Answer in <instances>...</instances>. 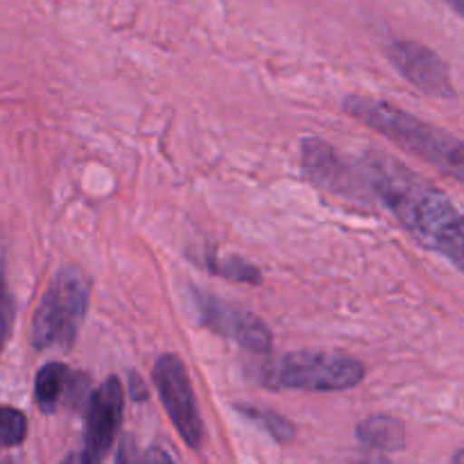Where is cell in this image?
<instances>
[{"mask_svg":"<svg viewBox=\"0 0 464 464\" xmlns=\"http://www.w3.org/2000/svg\"><path fill=\"white\" fill-rule=\"evenodd\" d=\"M358 440L376 451H401L406 447V426L390 415H374L361 421L356 429Z\"/></svg>","mask_w":464,"mask_h":464,"instance_id":"obj_11","label":"cell"},{"mask_svg":"<svg viewBox=\"0 0 464 464\" xmlns=\"http://www.w3.org/2000/svg\"><path fill=\"white\" fill-rule=\"evenodd\" d=\"M207 270L225 279L238 281V284H261V272L249 263L240 261V258H207Z\"/></svg>","mask_w":464,"mask_h":464,"instance_id":"obj_13","label":"cell"},{"mask_svg":"<svg viewBox=\"0 0 464 464\" xmlns=\"http://www.w3.org/2000/svg\"><path fill=\"white\" fill-rule=\"evenodd\" d=\"M344 111L370 130L379 131L381 136L390 139L401 150H406L408 154L424 159L456 181L462 179V143L449 131L411 116L385 100L367 98V95H349L344 100Z\"/></svg>","mask_w":464,"mask_h":464,"instance_id":"obj_2","label":"cell"},{"mask_svg":"<svg viewBox=\"0 0 464 464\" xmlns=\"http://www.w3.org/2000/svg\"><path fill=\"white\" fill-rule=\"evenodd\" d=\"M122 406H125V390L121 379L109 376L89 399L86 406V433L82 456L89 464H100L107 458L109 449L118 438L122 424Z\"/></svg>","mask_w":464,"mask_h":464,"instance_id":"obj_7","label":"cell"},{"mask_svg":"<svg viewBox=\"0 0 464 464\" xmlns=\"http://www.w3.org/2000/svg\"><path fill=\"white\" fill-rule=\"evenodd\" d=\"M195 299V311H198L199 322L213 334L229 338L238 343L240 347L252 353H267L272 349V331L267 329L266 322L254 313L243 311V308L227 304L225 299L216 297L211 293L193 288L190 290Z\"/></svg>","mask_w":464,"mask_h":464,"instance_id":"obj_6","label":"cell"},{"mask_svg":"<svg viewBox=\"0 0 464 464\" xmlns=\"http://www.w3.org/2000/svg\"><path fill=\"white\" fill-rule=\"evenodd\" d=\"M0 464H14L12 460H5V462H0Z\"/></svg>","mask_w":464,"mask_h":464,"instance_id":"obj_20","label":"cell"},{"mask_svg":"<svg viewBox=\"0 0 464 464\" xmlns=\"http://www.w3.org/2000/svg\"><path fill=\"white\" fill-rule=\"evenodd\" d=\"M388 57L397 66V71L421 93H429L433 98H456L451 71L430 48L417 41H392Z\"/></svg>","mask_w":464,"mask_h":464,"instance_id":"obj_8","label":"cell"},{"mask_svg":"<svg viewBox=\"0 0 464 464\" xmlns=\"http://www.w3.org/2000/svg\"><path fill=\"white\" fill-rule=\"evenodd\" d=\"M261 383L272 390L343 392L365 379L361 361L343 353L293 352L261 370Z\"/></svg>","mask_w":464,"mask_h":464,"instance_id":"obj_4","label":"cell"},{"mask_svg":"<svg viewBox=\"0 0 464 464\" xmlns=\"http://www.w3.org/2000/svg\"><path fill=\"white\" fill-rule=\"evenodd\" d=\"M116 464H131V460H130V444L121 447V451H118V456H116Z\"/></svg>","mask_w":464,"mask_h":464,"instance_id":"obj_17","label":"cell"},{"mask_svg":"<svg viewBox=\"0 0 464 464\" xmlns=\"http://www.w3.org/2000/svg\"><path fill=\"white\" fill-rule=\"evenodd\" d=\"M362 177L421 247L462 267V218L451 199L397 159L372 150L362 157Z\"/></svg>","mask_w":464,"mask_h":464,"instance_id":"obj_1","label":"cell"},{"mask_svg":"<svg viewBox=\"0 0 464 464\" xmlns=\"http://www.w3.org/2000/svg\"><path fill=\"white\" fill-rule=\"evenodd\" d=\"M139 464H175V462H172V458L168 456V453L163 451V449L150 447L148 451H145L143 456H140V462Z\"/></svg>","mask_w":464,"mask_h":464,"instance_id":"obj_16","label":"cell"},{"mask_svg":"<svg viewBox=\"0 0 464 464\" xmlns=\"http://www.w3.org/2000/svg\"><path fill=\"white\" fill-rule=\"evenodd\" d=\"M447 5L458 14V16H464V0H447Z\"/></svg>","mask_w":464,"mask_h":464,"instance_id":"obj_18","label":"cell"},{"mask_svg":"<svg viewBox=\"0 0 464 464\" xmlns=\"http://www.w3.org/2000/svg\"><path fill=\"white\" fill-rule=\"evenodd\" d=\"M236 411L249 420L252 424L261 426L270 438H275L276 442H290L295 438V426L290 424L285 417L276 415L272 411H263V408H254V406H236Z\"/></svg>","mask_w":464,"mask_h":464,"instance_id":"obj_12","label":"cell"},{"mask_svg":"<svg viewBox=\"0 0 464 464\" xmlns=\"http://www.w3.org/2000/svg\"><path fill=\"white\" fill-rule=\"evenodd\" d=\"M62 464H89V462H86V458L82 456V453H72V456H68Z\"/></svg>","mask_w":464,"mask_h":464,"instance_id":"obj_19","label":"cell"},{"mask_svg":"<svg viewBox=\"0 0 464 464\" xmlns=\"http://www.w3.org/2000/svg\"><path fill=\"white\" fill-rule=\"evenodd\" d=\"M152 379L172 426L188 447L198 449L204 440V424L195 401L193 383L186 365L175 353H163L152 367Z\"/></svg>","mask_w":464,"mask_h":464,"instance_id":"obj_5","label":"cell"},{"mask_svg":"<svg viewBox=\"0 0 464 464\" xmlns=\"http://www.w3.org/2000/svg\"><path fill=\"white\" fill-rule=\"evenodd\" d=\"M302 168L317 186L343 198L361 199L365 195V179H356L352 168L322 139H306L302 143Z\"/></svg>","mask_w":464,"mask_h":464,"instance_id":"obj_9","label":"cell"},{"mask_svg":"<svg viewBox=\"0 0 464 464\" xmlns=\"http://www.w3.org/2000/svg\"><path fill=\"white\" fill-rule=\"evenodd\" d=\"M89 279L80 267H62L50 279L32 317V347L39 352L71 349L89 308Z\"/></svg>","mask_w":464,"mask_h":464,"instance_id":"obj_3","label":"cell"},{"mask_svg":"<svg viewBox=\"0 0 464 464\" xmlns=\"http://www.w3.org/2000/svg\"><path fill=\"white\" fill-rule=\"evenodd\" d=\"M14 320V299L7 288V276H5V252L3 243H0V353H3L5 343L9 338Z\"/></svg>","mask_w":464,"mask_h":464,"instance_id":"obj_15","label":"cell"},{"mask_svg":"<svg viewBox=\"0 0 464 464\" xmlns=\"http://www.w3.org/2000/svg\"><path fill=\"white\" fill-rule=\"evenodd\" d=\"M80 374H72L71 367L63 362H48L36 372L34 401L48 415L62 406L63 399L75 392V381Z\"/></svg>","mask_w":464,"mask_h":464,"instance_id":"obj_10","label":"cell"},{"mask_svg":"<svg viewBox=\"0 0 464 464\" xmlns=\"http://www.w3.org/2000/svg\"><path fill=\"white\" fill-rule=\"evenodd\" d=\"M27 438V417L21 411L0 406V451L21 447Z\"/></svg>","mask_w":464,"mask_h":464,"instance_id":"obj_14","label":"cell"}]
</instances>
